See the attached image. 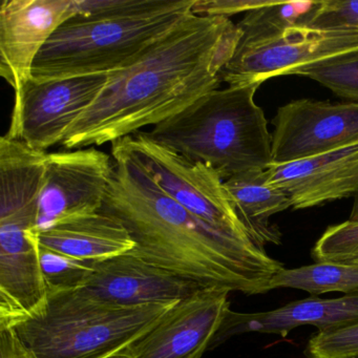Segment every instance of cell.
I'll return each mask as SVG.
<instances>
[{
    "mask_svg": "<svg viewBox=\"0 0 358 358\" xmlns=\"http://www.w3.org/2000/svg\"><path fill=\"white\" fill-rule=\"evenodd\" d=\"M309 358H358V324L329 333H316L308 341Z\"/></svg>",
    "mask_w": 358,
    "mask_h": 358,
    "instance_id": "603a6c76",
    "label": "cell"
},
{
    "mask_svg": "<svg viewBox=\"0 0 358 358\" xmlns=\"http://www.w3.org/2000/svg\"><path fill=\"white\" fill-rule=\"evenodd\" d=\"M350 263L358 264V257H356L355 259H353V261L350 262Z\"/></svg>",
    "mask_w": 358,
    "mask_h": 358,
    "instance_id": "f1b7e54d",
    "label": "cell"
},
{
    "mask_svg": "<svg viewBox=\"0 0 358 358\" xmlns=\"http://www.w3.org/2000/svg\"><path fill=\"white\" fill-rule=\"evenodd\" d=\"M272 124V164H285L358 141V103L294 100Z\"/></svg>",
    "mask_w": 358,
    "mask_h": 358,
    "instance_id": "30bf717a",
    "label": "cell"
},
{
    "mask_svg": "<svg viewBox=\"0 0 358 358\" xmlns=\"http://www.w3.org/2000/svg\"><path fill=\"white\" fill-rule=\"evenodd\" d=\"M259 85L215 90L145 131L158 144L215 169L226 181L272 164V134L255 102Z\"/></svg>",
    "mask_w": 358,
    "mask_h": 358,
    "instance_id": "277c9868",
    "label": "cell"
},
{
    "mask_svg": "<svg viewBox=\"0 0 358 358\" xmlns=\"http://www.w3.org/2000/svg\"><path fill=\"white\" fill-rule=\"evenodd\" d=\"M349 220H351V221H358V196H356L355 200H354L353 208H352Z\"/></svg>",
    "mask_w": 358,
    "mask_h": 358,
    "instance_id": "4316f807",
    "label": "cell"
},
{
    "mask_svg": "<svg viewBox=\"0 0 358 358\" xmlns=\"http://www.w3.org/2000/svg\"><path fill=\"white\" fill-rule=\"evenodd\" d=\"M39 246L79 261H106L135 249L127 228L102 213L59 222L37 232Z\"/></svg>",
    "mask_w": 358,
    "mask_h": 358,
    "instance_id": "2e32d148",
    "label": "cell"
},
{
    "mask_svg": "<svg viewBox=\"0 0 358 358\" xmlns=\"http://www.w3.org/2000/svg\"><path fill=\"white\" fill-rule=\"evenodd\" d=\"M0 358H38L14 329H0Z\"/></svg>",
    "mask_w": 358,
    "mask_h": 358,
    "instance_id": "484cf974",
    "label": "cell"
},
{
    "mask_svg": "<svg viewBox=\"0 0 358 358\" xmlns=\"http://www.w3.org/2000/svg\"><path fill=\"white\" fill-rule=\"evenodd\" d=\"M308 27L358 30V0H322Z\"/></svg>",
    "mask_w": 358,
    "mask_h": 358,
    "instance_id": "cb8c5ba5",
    "label": "cell"
},
{
    "mask_svg": "<svg viewBox=\"0 0 358 358\" xmlns=\"http://www.w3.org/2000/svg\"><path fill=\"white\" fill-rule=\"evenodd\" d=\"M114 161L100 213L118 220L136 247L131 253L202 288L246 295L270 291L284 269L250 238L215 229L165 194L127 139L113 142Z\"/></svg>",
    "mask_w": 358,
    "mask_h": 358,
    "instance_id": "6da1fadb",
    "label": "cell"
},
{
    "mask_svg": "<svg viewBox=\"0 0 358 358\" xmlns=\"http://www.w3.org/2000/svg\"><path fill=\"white\" fill-rule=\"evenodd\" d=\"M77 14L75 0H3L0 7V76L18 93L32 79L37 56Z\"/></svg>",
    "mask_w": 358,
    "mask_h": 358,
    "instance_id": "7c38bea8",
    "label": "cell"
},
{
    "mask_svg": "<svg viewBox=\"0 0 358 358\" xmlns=\"http://www.w3.org/2000/svg\"><path fill=\"white\" fill-rule=\"evenodd\" d=\"M194 3L196 0H76L78 13L41 50L32 80L123 70L192 14Z\"/></svg>",
    "mask_w": 358,
    "mask_h": 358,
    "instance_id": "3957f363",
    "label": "cell"
},
{
    "mask_svg": "<svg viewBox=\"0 0 358 358\" xmlns=\"http://www.w3.org/2000/svg\"><path fill=\"white\" fill-rule=\"evenodd\" d=\"M296 76L312 79L335 95L358 103V53L320 62L299 71Z\"/></svg>",
    "mask_w": 358,
    "mask_h": 358,
    "instance_id": "ffe728a7",
    "label": "cell"
},
{
    "mask_svg": "<svg viewBox=\"0 0 358 358\" xmlns=\"http://www.w3.org/2000/svg\"><path fill=\"white\" fill-rule=\"evenodd\" d=\"M85 288L123 306L179 301L204 289L131 252L93 263Z\"/></svg>",
    "mask_w": 358,
    "mask_h": 358,
    "instance_id": "5bb4252c",
    "label": "cell"
},
{
    "mask_svg": "<svg viewBox=\"0 0 358 358\" xmlns=\"http://www.w3.org/2000/svg\"><path fill=\"white\" fill-rule=\"evenodd\" d=\"M177 303L123 306L85 288L59 291L49 293L45 309L14 330L38 358H114Z\"/></svg>",
    "mask_w": 358,
    "mask_h": 358,
    "instance_id": "5b68a950",
    "label": "cell"
},
{
    "mask_svg": "<svg viewBox=\"0 0 358 358\" xmlns=\"http://www.w3.org/2000/svg\"><path fill=\"white\" fill-rule=\"evenodd\" d=\"M125 139L157 185L173 200L215 229L252 240L215 169L152 141L145 131Z\"/></svg>",
    "mask_w": 358,
    "mask_h": 358,
    "instance_id": "8992f818",
    "label": "cell"
},
{
    "mask_svg": "<svg viewBox=\"0 0 358 358\" xmlns=\"http://www.w3.org/2000/svg\"><path fill=\"white\" fill-rule=\"evenodd\" d=\"M113 166L112 155L96 148L48 154L37 232L66 220L99 213Z\"/></svg>",
    "mask_w": 358,
    "mask_h": 358,
    "instance_id": "9c48e42d",
    "label": "cell"
},
{
    "mask_svg": "<svg viewBox=\"0 0 358 358\" xmlns=\"http://www.w3.org/2000/svg\"><path fill=\"white\" fill-rule=\"evenodd\" d=\"M114 358H129V356L124 355V354H120V355L116 356Z\"/></svg>",
    "mask_w": 358,
    "mask_h": 358,
    "instance_id": "83f0119b",
    "label": "cell"
},
{
    "mask_svg": "<svg viewBox=\"0 0 358 358\" xmlns=\"http://www.w3.org/2000/svg\"><path fill=\"white\" fill-rule=\"evenodd\" d=\"M316 263H350L358 257V221L329 226L312 249Z\"/></svg>",
    "mask_w": 358,
    "mask_h": 358,
    "instance_id": "7402d4cb",
    "label": "cell"
},
{
    "mask_svg": "<svg viewBox=\"0 0 358 358\" xmlns=\"http://www.w3.org/2000/svg\"><path fill=\"white\" fill-rule=\"evenodd\" d=\"M274 0H196L192 14L209 17H226L252 11L273 3Z\"/></svg>",
    "mask_w": 358,
    "mask_h": 358,
    "instance_id": "d4e9b609",
    "label": "cell"
},
{
    "mask_svg": "<svg viewBox=\"0 0 358 358\" xmlns=\"http://www.w3.org/2000/svg\"><path fill=\"white\" fill-rule=\"evenodd\" d=\"M297 289L311 295L328 292L345 294L358 291V264L320 262L294 269L280 270L270 284V290Z\"/></svg>",
    "mask_w": 358,
    "mask_h": 358,
    "instance_id": "d6986e66",
    "label": "cell"
},
{
    "mask_svg": "<svg viewBox=\"0 0 358 358\" xmlns=\"http://www.w3.org/2000/svg\"><path fill=\"white\" fill-rule=\"evenodd\" d=\"M356 324H358V291L336 299L308 297L259 313L241 314L230 311L219 335L227 337L238 333L257 332L286 337L297 327L314 326L318 333H329Z\"/></svg>",
    "mask_w": 358,
    "mask_h": 358,
    "instance_id": "9a60e30c",
    "label": "cell"
},
{
    "mask_svg": "<svg viewBox=\"0 0 358 358\" xmlns=\"http://www.w3.org/2000/svg\"><path fill=\"white\" fill-rule=\"evenodd\" d=\"M229 293L204 288L178 301L122 354L129 358H202L231 311Z\"/></svg>",
    "mask_w": 358,
    "mask_h": 358,
    "instance_id": "8fae6325",
    "label": "cell"
},
{
    "mask_svg": "<svg viewBox=\"0 0 358 358\" xmlns=\"http://www.w3.org/2000/svg\"><path fill=\"white\" fill-rule=\"evenodd\" d=\"M358 53V30L296 26L262 45L236 49L223 72L228 87L259 85L339 56Z\"/></svg>",
    "mask_w": 358,
    "mask_h": 358,
    "instance_id": "ba28073f",
    "label": "cell"
},
{
    "mask_svg": "<svg viewBox=\"0 0 358 358\" xmlns=\"http://www.w3.org/2000/svg\"><path fill=\"white\" fill-rule=\"evenodd\" d=\"M320 1H275L247 12L236 24L240 39L236 49L253 47L273 41L287 29L309 26Z\"/></svg>",
    "mask_w": 358,
    "mask_h": 358,
    "instance_id": "ac0fdd59",
    "label": "cell"
},
{
    "mask_svg": "<svg viewBox=\"0 0 358 358\" xmlns=\"http://www.w3.org/2000/svg\"><path fill=\"white\" fill-rule=\"evenodd\" d=\"M108 79V75L45 83L31 79L14 94L11 122L6 136L38 152L62 144L71 127L97 99Z\"/></svg>",
    "mask_w": 358,
    "mask_h": 358,
    "instance_id": "52a82bcc",
    "label": "cell"
},
{
    "mask_svg": "<svg viewBox=\"0 0 358 358\" xmlns=\"http://www.w3.org/2000/svg\"><path fill=\"white\" fill-rule=\"evenodd\" d=\"M238 39L230 18L190 14L131 66L108 74L97 99L60 145L79 150L112 144L179 114L220 89Z\"/></svg>",
    "mask_w": 358,
    "mask_h": 358,
    "instance_id": "7a4b0ae2",
    "label": "cell"
},
{
    "mask_svg": "<svg viewBox=\"0 0 358 358\" xmlns=\"http://www.w3.org/2000/svg\"><path fill=\"white\" fill-rule=\"evenodd\" d=\"M267 171V169H266ZM252 171L224 181L232 205L248 231L259 246L280 245L282 234L269 219L290 208V199L284 192L267 181V171Z\"/></svg>",
    "mask_w": 358,
    "mask_h": 358,
    "instance_id": "e0dca14e",
    "label": "cell"
},
{
    "mask_svg": "<svg viewBox=\"0 0 358 358\" xmlns=\"http://www.w3.org/2000/svg\"><path fill=\"white\" fill-rule=\"evenodd\" d=\"M39 253L48 293L85 288L93 272V263L79 261L41 246Z\"/></svg>",
    "mask_w": 358,
    "mask_h": 358,
    "instance_id": "44dd1931",
    "label": "cell"
},
{
    "mask_svg": "<svg viewBox=\"0 0 358 358\" xmlns=\"http://www.w3.org/2000/svg\"><path fill=\"white\" fill-rule=\"evenodd\" d=\"M267 181L290 199L293 209L358 196V141L285 164H271Z\"/></svg>",
    "mask_w": 358,
    "mask_h": 358,
    "instance_id": "4fadbf2b",
    "label": "cell"
}]
</instances>
